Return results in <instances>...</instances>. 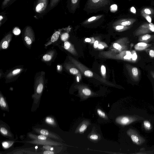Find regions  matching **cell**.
<instances>
[{
  "mask_svg": "<svg viewBox=\"0 0 154 154\" xmlns=\"http://www.w3.org/2000/svg\"><path fill=\"white\" fill-rule=\"evenodd\" d=\"M154 39V35L145 34L139 37L138 41L140 42L148 43Z\"/></svg>",
  "mask_w": 154,
  "mask_h": 154,
  "instance_id": "cell-16",
  "label": "cell"
},
{
  "mask_svg": "<svg viewBox=\"0 0 154 154\" xmlns=\"http://www.w3.org/2000/svg\"><path fill=\"white\" fill-rule=\"evenodd\" d=\"M151 45L147 43L143 42H140L135 45L134 47L135 49L137 51L145 50L150 47Z\"/></svg>",
  "mask_w": 154,
  "mask_h": 154,
  "instance_id": "cell-18",
  "label": "cell"
},
{
  "mask_svg": "<svg viewBox=\"0 0 154 154\" xmlns=\"http://www.w3.org/2000/svg\"><path fill=\"white\" fill-rule=\"evenodd\" d=\"M145 13L147 14H150L151 13V12L149 9L148 8H146L144 9Z\"/></svg>",
  "mask_w": 154,
  "mask_h": 154,
  "instance_id": "cell-43",
  "label": "cell"
},
{
  "mask_svg": "<svg viewBox=\"0 0 154 154\" xmlns=\"http://www.w3.org/2000/svg\"><path fill=\"white\" fill-rule=\"evenodd\" d=\"M126 28V27H125V26L118 25L116 26V29L117 30H121Z\"/></svg>",
  "mask_w": 154,
  "mask_h": 154,
  "instance_id": "cell-40",
  "label": "cell"
},
{
  "mask_svg": "<svg viewBox=\"0 0 154 154\" xmlns=\"http://www.w3.org/2000/svg\"><path fill=\"white\" fill-rule=\"evenodd\" d=\"M53 146L50 145H43L42 148L43 150H47L50 151H54V148Z\"/></svg>",
  "mask_w": 154,
  "mask_h": 154,
  "instance_id": "cell-29",
  "label": "cell"
},
{
  "mask_svg": "<svg viewBox=\"0 0 154 154\" xmlns=\"http://www.w3.org/2000/svg\"><path fill=\"white\" fill-rule=\"evenodd\" d=\"M143 125L145 129L146 130H150L152 128L151 124L150 122L148 121H144L143 122Z\"/></svg>",
  "mask_w": 154,
  "mask_h": 154,
  "instance_id": "cell-27",
  "label": "cell"
},
{
  "mask_svg": "<svg viewBox=\"0 0 154 154\" xmlns=\"http://www.w3.org/2000/svg\"><path fill=\"white\" fill-rule=\"evenodd\" d=\"M12 36L13 35L11 33H9L5 36L0 42V49H5L8 48Z\"/></svg>",
  "mask_w": 154,
  "mask_h": 154,
  "instance_id": "cell-11",
  "label": "cell"
},
{
  "mask_svg": "<svg viewBox=\"0 0 154 154\" xmlns=\"http://www.w3.org/2000/svg\"><path fill=\"white\" fill-rule=\"evenodd\" d=\"M0 131L4 137L11 139L13 138L12 134L10 131L7 127L2 124L1 123L0 126Z\"/></svg>",
  "mask_w": 154,
  "mask_h": 154,
  "instance_id": "cell-14",
  "label": "cell"
},
{
  "mask_svg": "<svg viewBox=\"0 0 154 154\" xmlns=\"http://www.w3.org/2000/svg\"><path fill=\"white\" fill-rule=\"evenodd\" d=\"M77 81L78 82H79V78L78 77V76L77 77Z\"/></svg>",
  "mask_w": 154,
  "mask_h": 154,
  "instance_id": "cell-51",
  "label": "cell"
},
{
  "mask_svg": "<svg viewBox=\"0 0 154 154\" xmlns=\"http://www.w3.org/2000/svg\"><path fill=\"white\" fill-rule=\"evenodd\" d=\"M84 74L86 76L91 77L93 76V73L91 71L87 70L85 72Z\"/></svg>",
  "mask_w": 154,
  "mask_h": 154,
  "instance_id": "cell-35",
  "label": "cell"
},
{
  "mask_svg": "<svg viewBox=\"0 0 154 154\" xmlns=\"http://www.w3.org/2000/svg\"><path fill=\"white\" fill-rule=\"evenodd\" d=\"M97 112L98 115L101 118L106 120L108 119V117L106 113L100 109H97Z\"/></svg>",
  "mask_w": 154,
  "mask_h": 154,
  "instance_id": "cell-24",
  "label": "cell"
},
{
  "mask_svg": "<svg viewBox=\"0 0 154 154\" xmlns=\"http://www.w3.org/2000/svg\"><path fill=\"white\" fill-rule=\"evenodd\" d=\"M145 50L151 58H154V47H149Z\"/></svg>",
  "mask_w": 154,
  "mask_h": 154,
  "instance_id": "cell-26",
  "label": "cell"
},
{
  "mask_svg": "<svg viewBox=\"0 0 154 154\" xmlns=\"http://www.w3.org/2000/svg\"><path fill=\"white\" fill-rule=\"evenodd\" d=\"M150 74H151V76H152V77L154 79V72H152V71L151 72Z\"/></svg>",
  "mask_w": 154,
  "mask_h": 154,
  "instance_id": "cell-49",
  "label": "cell"
},
{
  "mask_svg": "<svg viewBox=\"0 0 154 154\" xmlns=\"http://www.w3.org/2000/svg\"><path fill=\"white\" fill-rule=\"evenodd\" d=\"M137 118L134 116H120L117 117L115 119L116 122L122 125H128L137 120Z\"/></svg>",
  "mask_w": 154,
  "mask_h": 154,
  "instance_id": "cell-7",
  "label": "cell"
},
{
  "mask_svg": "<svg viewBox=\"0 0 154 154\" xmlns=\"http://www.w3.org/2000/svg\"><path fill=\"white\" fill-rule=\"evenodd\" d=\"M54 55L53 52H50L45 54L42 57L43 60L45 61H49L52 59Z\"/></svg>",
  "mask_w": 154,
  "mask_h": 154,
  "instance_id": "cell-23",
  "label": "cell"
},
{
  "mask_svg": "<svg viewBox=\"0 0 154 154\" xmlns=\"http://www.w3.org/2000/svg\"><path fill=\"white\" fill-rule=\"evenodd\" d=\"M3 17L2 15H0V23H1V21L3 19Z\"/></svg>",
  "mask_w": 154,
  "mask_h": 154,
  "instance_id": "cell-50",
  "label": "cell"
},
{
  "mask_svg": "<svg viewBox=\"0 0 154 154\" xmlns=\"http://www.w3.org/2000/svg\"><path fill=\"white\" fill-rule=\"evenodd\" d=\"M98 47L100 49H102L104 48V46H103L101 44H99Z\"/></svg>",
  "mask_w": 154,
  "mask_h": 154,
  "instance_id": "cell-47",
  "label": "cell"
},
{
  "mask_svg": "<svg viewBox=\"0 0 154 154\" xmlns=\"http://www.w3.org/2000/svg\"><path fill=\"white\" fill-rule=\"evenodd\" d=\"M102 16V15H98L97 16H94L92 17L89 18L87 20H86V22L87 23L91 22L92 21L97 20L98 19H99V18H100Z\"/></svg>",
  "mask_w": 154,
  "mask_h": 154,
  "instance_id": "cell-30",
  "label": "cell"
},
{
  "mask_svg": "<svg viewBox=\"0 0 154 154\" xmlns=\"http://www.w3.org/2000/svg\"><path fill=\"white\" fill-rule=\"evenodd\" d=\"M11 0H4L2 3V5L3 6L6 5Z\"/></svg>",
  "mask_w": 154,
  "mask_h": 154,
  "instance_id": "cell-42",
  "label": "cell"
},
{
  "mask_svg": "<svg viewBox=\"0 0 154 154\" xmlns=\"http://www.w3.org/2000/svg\"><path fill=\"white\" fill-rule=\"evenodd\" d=\"M131 11L132 12L134 13H135L136 12V9L135 8L133 7H132L131 8Z\"/></svg>",
  "mask_w": 154,
  "mask_h": 154,
  "instance_id": "cell-46",
  "label": "cell"
},
{
  "mask_svg": "<svg viewBox=\"0 0 154 154\" xmlns=\"http://www.w3.org/2000/svg\"><path fill=\"white\" fill-rule=\"evenodd\" d=\"M115 23L116 24L126 26L130 25L131 24V23L130 21L123 20H118Z\"/></svg>",
  "mask_w": 154,
  "mask_h": 154,
  "instance_id": "cell-25",
  "label": "cell"
},
{
  "mask_svg": "<svg viewBox=\"0 0 154 154\" xmlns=\"http://www.w3.org/2000/svg\"><path fill=\"white\" fill-rule=\"evenodd\" d=\"M17 142L23 143H28L38 145H50L56 146L63 145V144L61 143L53 140L52 141H48L32 140H29L27 141H17Z\"/></svg>",
  "mask_w": 154,
  "mask_h": 154,
  "instance_id": "cell-4",
  "label": "cell"
},
{
  "mask_svg": "<svg viewBox=\"0 0 154 154\" xmlns=\"http://www.w3.org/2000/svg\"><path fill=\"white\" fill-rule=\"evenodd\" d=\"M85 41L87 42H90L91 41V39L88 38H87L85 39Z\"/></svg>",
  "mask_w": 154,
  "mask_h": 154,
  "instance_id": "cell-48",
  "label": "cell"
},
{
  "mask_svg": "<svg viewBox=\"0 0 154 154\" xmlns=\"http://www.w3.org/2000/svg\"><path fill=\"white\" fill-rule=\"evenodd\" d=\"M21 32L20 29L18 27H15L13 30V32L15 35H19Z\"/></svg>",
  "mask_w": 154,
  "mask_h": 154,
  "instance_id": "cell-32",
  "label": "cell"
},
{
  "mask_svg": "<svg viewBox=\"0 0 154 154\" xmlns=\"http://www.w3.org/2000/svg\"><path fill=\"white\" fill-rule=\"evenodd\" d=\"M24 39L26 44L29 47L31 46L34 41V32L32 28L29 26H28L25 28Z\"/></svg>",
  "mask_w": 154,
  "mask_h": 154,
  "instance_id": "cell-5",
  "label": "cell"
},
{
  "mask_svg": "<svg viewBox=\"0 0 154 154\" xmlns=\"http://www.w3.org/2000/svg\"><path fill=\"white\" fill-rule=\"evenodd\" d=\"M113 46L114 48L119 50H120L122 48V46L117 43H114Z\"/></svg>",
  "mask_w": 154,
  "mask_h": 154,
  "instance_id": "cell-37",
  "label": "cell"
},
{
  "mask_svg": "<svg viewBox=\"0 0 154 154\" xmlns=\"http://www.w3.org/2000/svg\"><path fill=\"white\" fill-rule=\"evenodd\" d=\"M130 76L134 81L137 82L139 81L140 77V72L138 69L134 66H129L128 69Z\"/></svg>",
  "mask_w": 154,
  "mask_h": 154,
  "instance_id": "cell-9",
  "label": "cell"
},
{
  "mask_svg": "<svg viewBox=\"0 0 154 154\" xmlns=\"http://www.w3.org/2000/svg\"><path fill=\"white\" fill-rule=\"evenodd\" d=\"M69 36V35L68 33H64L61 36V39L62 41H65L68 38Z\"/></svg>",
  "mask_w": 154,
  "mask_h": 154,
  "instance_id": "cell-31",
  "label": "cell"
},
{
  "mask_svg": "<svg viewBox=\"0 0 154 154\" xmlns=\"http://www.w3.org/2000/svg\"><path fill=\"white\" fill-rule=\"evenodd\" d=\"M10 154H42L41 152H33L27 149H16L11 152L8 153Z\"/></svg>",
  "mask_w": 154,
  "mask_h": 154,
  "instance_id": "cell-19",
  "label": "cell"
},
{
  "mask_svg": "<svg viewBox=\"0 0 154 154\" xmlns=\"http://www.w3.org/2000/svg\"><path fill=\"white\" fill-rule=\"evenodd\" d=\"M99 44H98V42L97 41H96L94 43V48H97Z\"/></svg>",
  "mask_w": 154,
  "mask_h": 154,
  "instance_id": "cell-44",
  "label": "cell"
},
{
  "mask_svg": "<svg viewBox=\"0 0 154 154\" xmlns=\"http://www.w3.org/2000/svg\"><path fill=\"white\" fill-rule=\"evenodd\" d=\"M127 134L130 137L133 142L137 145H141L145 142L144 138L133 129H129L127 131Z\"/></svg>",
  "mask_w": 154,
  "mask_h": 154,
  "instance_id": "cell-2",
  "label": "cell"
},
{
  "mask_svg": "<svg viewBox=\"0 0 154 154\" xmlns=\"http://www.w3.org/2000/svg\"><path fill=\"white\" fill-rule=\"evenodd\" d=\"M0 106L2 110L9 111L7 103L1 92L0 94Z\"/></svg>",
  "mask_w": 154,
  "mask_h": 154,
  "instance_id": "cell-17",
  "label": "cell"
},
{
  "mask_svg": "<svg viewBox=\"0 0 154 154\" xmlns=\"http://www.w3.org/2000/svg\"><path fill=\"white\" fill-rule=\"evenodd\" d=\"M146 19L147 21L150 23L151 22V18L149 16H147L146 17Z\"/></svg>",
  "mask_w": 154,
  "mask_h": 154,
  "instance_id": "cell-45",
  "label": "cell"
},
{
  "mask_svg": "<svg viewBox=\"0 0 154 154\" xmlns=\"http://www.w3.org/2000/svg\"><path fill=\"white\" fill-rule=\"evenodd\" d=\"M70 72L73 74H76L78 72V70L74 68H71L69 69Z\"/></svg>",
  "mask_w": 154,
  "mask_h": 154,
  "instance_id": "cell-39",
  "label": "cell"
},
{
  "mask_svg": "<svg viewBox=\"0 0 154 154\" xmlns=\"http://www.w3.org/2000/svg\"><path fill=\"white\" fill-rule=\"evenodd\" d=\"M23 69L21 67L17 68L11 71L5 76L6 81H11L17 77L22 72Z\"/></svg>",
  "mask_w": 154,
  "mask_h": 154,
  "instance_id": "cell-10",
  "label": "cell"
},
{
  "mask_svg": "<svg viewBox=\"0 0 154 154\" xmlns=\"http://www.w3.org/2000/svg\"><path fill=\"white\" fill-rule=\"evenodd\" d=\"M117 6L116 4H113L110 6V11L112 12H115L117 10Z\"/></svg>",
  "mask_w": 154,
  "mask_h": 154,
  "instance_id": "cell-34",
  "label": "cell"
},
{
  "mask_svg": "<svg viewBox=\"0 0 154 154\" xmlns=\"http://www.w3.org/2000/svg\"><path fill=\"white\" fill-rule=\"evenodd\" d=\"M71 46L70 43L67 41L65 42L64 43V48L65 49L68 50Z\"/></svg>",
  "mask_w": 154,
  "mask_h": 154,
  "instance_id": "cell-38",
  "label": "cell"
},
{
  "mask_svg": "<svg viewBox=\"0 0 154 154\" xmlns=\"http://www.w3.org/2000/svg\"><path fill=\"white\" fill-rule=\"evenodd\" d=\"M94 95H95V94H94L90 89L87 88H84L80 90L79 92L80 98L83 100H85Z\"/></svg>",
  "mask_w": 154,
  "mask_h": 154,
  "instance_id": "cell-12",
  "label": "cell"
},
{
  "mask_svg": "<svg viewBox=\"0 0 154 154\" xmlns=\"http://www.w3.org/2000/svg\"><path fill=\"white\" fill-rule=\"evenodd\" d=\"M91 124V122L88 119L83 120L77 127L75 133L80 134L83 133Z\"/></svg>",
  "mask_w": 154,
  "mask_h": 154,
  "instance_id": "cell-8",
  "label": "cell"
},
{
  "mask_svg": "<svg viewBox=\"0 0 154 154\" xmlns=\"http://www.w3.org/2000/svg\"><path fill=\"white\" fill-rule=\"evenodd\" d=\"M101 71L103 75L105 74L106 72V69L105 67L103 65H102L101 66Z\"/></svg>",
  "mask_w": 154,
  "mask_h": 154,
  "instance_id": "cell-41",
  "label": "cell"
},
{
  "mask_svg": "<svg viewBox=\"0 0 154 154\" xmlns=\"http://www.w3.org/2000/svg\"><path fill=\"white\" fill-rule=\"evenodd\" d=\"M79 1V0H71L72 8L73 10L76 9Z\"/></svg>",
  "mask_w": 154,
  "mask_h": 154,
  "instance_id": "cell-28",
  "label": "cell"
},
{
  "mask_svg": "<svg viewBox=\"0 0 154 154\" xmlns=\"http://www.w3.org/2000/svg\"><path fill=\"white\" fill-rule=\"evenodd\" d=\"M59 0H51L50 2V7H52L54 6L59 2Z\"/></svg>",
  "mask_w": 154,
  "mask_h": 154,
  "instance_id": "cell-36",
  "label": "cell"
},
{
  "mask_svg": "<svg viewBox=\"0 0 154 154\" xmlns=\"http://www.w3.org/2000/svg\"><path fill=\"white\" fill-rule=\"evenodd\" d=\"M110 3L109 0H88L87 6L90 9H97Z\"/></svg>",
  "mask_w": 154,
  "mask_h": 154,
  "instance_id": "cell-6",
  "label": "cell"
},
{
  "mask_svg": "<svg viewBox=\"0 0 154 154\" xmlns=\"http://www.w3.org/2000/svg\"><path fill=\"white\" fill-rule=\"evenodd\" d=\"M42 154H54L57 153L55 151H50L47 150H44V151L41 152Z\"/></svg>",
  "mask_w": 154,
  "mask_h": 154,
  "instance_id": "cell-33",
  "label": "cell"
},
{
  "mask_svg": "<svg viewBox=\"0 0 154 154\" xmlns=\"http://www.w3.org/2000/svg\"><path fill=\"white\" fill-rule=\"evenodd\" d=\"M60 34V32L59 31L55 32L52 35L50 40L47 42L45 45L46 46H48L57 40L59 37Z\"/></svg>",
  "mask_w": 154,
  "mask_h": 154,
  "instance_id": "cell-20",
  "label": "cell"
},
{
  "mask_svg": "<svg viewBox=\"0 0 154 154\" xmlns=\"http://www.w3.org/2000/svg\"><path fill=\"white\" fill-rule=\"evenodd\" d=\"M87 137L90 140L93 142H98L101 139L100 135L94 130H92L88 134Z\"/></svg>",
  "mask_w": 154,
  "mask_h": 154,
  "instance_id": "cell-15",
  "label": "cell"
},
{
  "mask_svg": "<svg viewBox=\"0 0 154 154\" xmlns=\"http://www.w3.org/2000/svg\"><path fill=\"white\" fill-rule=\"evenodd\" d=\"M44 72H42L41 73L35 78L34 85V92L32 96V98L33 99L32 111L36 110L39 106L44 88Z\"/></svg>",
  "mask_w": 154,
  "mask_h": 154,
  "instance_id": "cell-1",
  "label": "cell"
},
{
  "mask_svg": "<svg viewBox=\"0 0 154 154\" xmlns=\"http://www.w3.org/2000/svg\"><path fill=\"white\" fill-rule=\"evenodd\" d=\"M33 130L35 133L42 134L58 140L62 141L60 137L57 134L47 129L41 128H33Z\"/></svg>",
  "mask_w": 154,
  "mask_h": 154,
  "instance_id": "cell-3",
  "label": "cell"
},
{
  "mask_svg": "<svg viewBox=\"0 0 154 154\" xmlns=\"http://www.w3.org/2000/svg\"><path fill=\"white\" fill-rule=\"evenodd\" d=\"M45 121L48 125L52 127H56L57 126L55 120L51 116H48L46 117L45 119Z\"/></svg>",
  "mask_w": 154,
  "mask_h": 154,
  "instance_id": "cell-21",
  "label": "cell"
},
{
  "mask_svg": "<svg viewBox=\"0 0 154 154\" xmlns=\"http://www.w3.org/2000/svg\"><path fill=\"white\" fill-rule=\"evenodd\" d=\"M15 142V141L13 140L4 141L2 142V146L4 149H8L11 147Z\"/></svg>",
  "mask_w": 154,
  "mask_h": 154,
  "instance_id": "cell-22",
  "label": "cell"
},
{
  "mask_svg": "<svg viewBox=\"0 0 154 154\" xmlns=\"http://www.w3.org/2000/svg\"><path fill=\"white\" fill-rule=\"evenodd\" d=\"M48 0H38L35 7V11L38 13H41L46 8Z\"/></svg>",
  "mask_w": 154,
  "mask_h": 154,
  "instance_id": "cell-13",
  "label": "cell"
}]
</instances>
